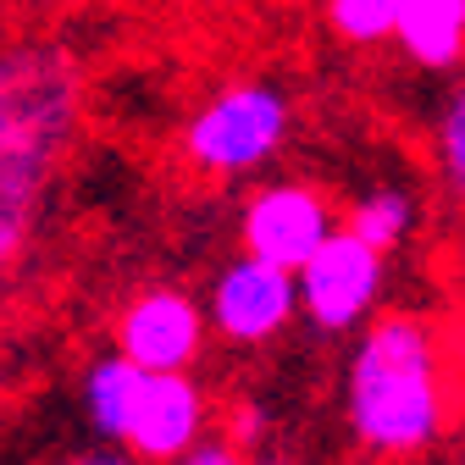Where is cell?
I'll return each mask as SVG.
<instances>
[{
	"instance_id": "1",
	"label": "cell",
	"mask_w": 465,
	"mask_h": 465,
	"mask_svg": "<svg viewBox=\"0 0 465 465\" xmlns=\"http://www.w3.org/2000/svg\"><path fill=\"white\" fill-rule=\"evenodd\" d=\"M84 128V67L55 39H12L0 62V261L17 266L45 194Z\"/></svg>"
},
{
	"instance_id": "2",
	"label": "cell",
	"mask_w": 465,
	"mask_h": 465,
	"mask_svg": "<svg viewBox=\"0 0 465 465\" xmlns=\"http://www.w3.org/2000/svg\"><path fill=\"white\" fill-rule=\"evenodd\" d=\"M343 416L355 443L377 460H416L443 443L454 421V388L443 338L421 311H388L355 332Z\"/></svg>"
},
{
	"instance_id": "3",
	"label": "cell",
	"mask_w": 465,
	"mask_h": 465,
	"mask_svg": "<svg viewBox=\"0 0 465 465\" xmlns=\"http://www.w3.org/2000/svg\"><path fill=\"white\" fill-rule=\"evenodd\" d=\"M294 139V94L277 78L216 84L178 128V150L200 178H255Z\"/></svg>"
},
{
	"instance_id": "4",
	"label": "cell",
	"mask_w": 465,
	"mask_h": 465,
	"mask_svg": "<svg viewBox=\"0 0 465 465\" xmlns=\"http://www.w3.org/2000/svg\"><path fill=\"white\" fill-rule=\"evenodd\" d=\"M388 261L361 232L338 227L332 239L300 266V322L322 338H349L366 322H377V305L388 294Z\"/></svg>"
},
{
	"instance_id": "5",
	"label": "cell",
	"mask_w": 465,
	"mask_h": 465,
	"mask_svg": "<svg viewBox=\"0 0 465 465\" xmlns=\"http://www.w3.org/2000/svg\"><path fill=\"white\" fill-rule=\"evenodd\" d=\"M338 205L322 183L311 178H266L244 194L239 205V250L300 272L332 232H338Z\"/></svg>"
},
{
	"instance_id": "6",
	"label": "cell",
	"mask_w": 465,
	"mask_h": 465,
	"mask_svg": "<svg viewBox=\"0 0 465 465\" xmlns=\"http://www.w3.org/2000/svg\"><path fill=\"white\" fill-rule=\"evenodd\" d=\"M205 316L216 338L239 343V349H266L300 322V272L239 250L211 277Z\"/></svg>"
},
{
	"instance_id": "7",
	"label": "cell",
	"mask_w": 465,
	"mask_h": 465,
	"mask_svg": "<svg viewBox=\"0 0 465 465\" xmlns=\"http://www.w3.org/2000/svg\"><path fill=\"white\" fill-rule=\"evenodd\" d=\"M205 332H211L205 300L172 282H150L128 294L111 322V343L144 371H194V361L205 355Z\"/></svg>"
},
{
	"instance_id": "8",
	"label": "cell",
	"mask_w": 465,
	"mask_h": 465,
	"mask_svg": "<svg viewBox=\"0 0 465 465\" xmlns=\"http://www.w3.org/2000/svg\"><path fill=\"white\" fill-rule=\"evenodd\" d=\"M211 432V393L194 371H150L139 416L128 432V454L139 465H178Z\"/></svg>"
},
{
	"instance_id": "9",
	"label": "cell",
	"mask_w": 465,
	"mask_h": 465,
	"mask_svg": "<svg viewBox=\"0 0 465 465\" xmlns=\"http://www.w3.org/2000/svg\"><path fill=\"white\" fill-rule=\"evenodd\" d=\"M144 382H150V371L139 361H128L116 343L84 366V377H78V411H84V421L94 427L100 443H116V449L128 443L134 416H139V399H144Z\"/></svg>"
},
{
	"instance_id": "10",
	"label": "cell",
	"mask_w": 465,
	"mask_h": 465,
	"mask_svg": "<svg viewBox=\"0 0 465 465\" xmlns=\"http://www.w3.org/2000/svg\"><path fill=\"white\" fill-rule=\"evenodd\" d=\"M393 45L421 73H454L465 62V0H399Z\"/></svg>"
},
{
	"instance_id": "11",
	"label": "cell",
	"mask_w": 465,
	"mask_h": 465,
	"mask_svg": "<svg viewBox=\"0 0 465 465\" xmlns=\"http://www.w3.org/2000/svg\"><path fill=\"white\" fill-rule=\"evenodd\" d=\"M343 227L361 232L371 250L399 255L404 244H411V232H416V200H411V189H399V183H377V189L349 200Z\"/></svg>"
},
{
	"instance_id": "12",
	"label": "cell",
	"mask_w": 465,
	"mask_h": 465,
	"mask_svg": "<svg viewBox=\"0 0 465 465\" xmlns=\"http://www.w3.org/2000/svg\"><path fill=\"white\" fill-rule=\"evenodd\" d=\"M322 23L349 50H377L399 34V0H322Z\"/></svg>"
},
{
	"instance_id": "13",
	"label": "cell",
	"mask_w": 465,
	"mask_h": 465,
	"mask_svg": "<svg viewBox=\"0 0 465 465\" xmlns=\"http://www.w3.org/2000/svg\"><path fill=\"white\" fill-rule=\"evenodd\" d=\"M432 172H438V189L454 205H465V78L432 111Z\"/></svg>"
},
{
	"instance_id": "14",
	"label": "cell",
	"mask_w": 465,
	"mask_h": 465,
	"mask_svg": "<svg viewBox=\"0 0 465 465\" xmlns=\"http://www.w3.org/2000/svg\"><path fill=\"white\" fill-rule=\"evenodd\" d=\"M232 443H244L250 454H266L272 449V416H266V404H255V399H244L239 411L227 416V427H222Z\"/></svg>"
},
{
	"instance_id": "15",
	"label": "cell",
	"mask_w": 465,
	"mask_h": 465,
	"mask_svg": "<svg viewBox=\"0 0 465 465\" xmlns=\"http://www.w3.org/2000/svg\"><path fill=\"white\" fill-rule=\"evenodd\" d=\"M178 465H261V454H250L244 443H232L227 432H205Z\"/></svg>"
},
{
	"instance_id": "16",
	"label": "cell",
	"mask_w": 465,
	"mask_h": 465,
	"mask_svg": "<svg viewBox=\"0 0 465 465\" xmlns=\"http://www.w3.org/2000/svg\"><path fill=\"white\" fill-rule=\"evenodd\" d=\"M50 465H139L128 449H84V454H62V460H50Z\"/></svg>"
}]
</instances>
